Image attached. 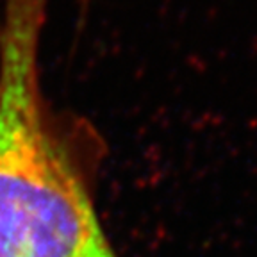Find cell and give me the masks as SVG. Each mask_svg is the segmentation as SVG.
<instances>
[{
	"label": "cell",
	"mask_w": 257,
	"mask_h": 257,
	"mask_svg": "<svg viewBox=\"0 0 257 257\" xmlns=\"http://www.w3.org/2000/svg\"><path fill=\"white\" fill-rule=\"evenodd\" d=\"M48 0H4L0 16V257H118L96 204L89 133L47 98Z\"/></svg>",
	"instance_id": "obj_1"
},
{
	"label": "cell",
	"mask_w": 257,
	"mask_h": 257,
	"mask_svg": "<svg viewBox=\"0 0 257 257\" xmlns=\"http://www.w3.org/2000/svg\"><path fill=\"white\" fill-rule=\"evenodd\" d=\"M88 2H89V0H79V4L82 6V9H86V6H88Z\"/></svg>",
	"instance_id": "obj_2"
}]
</instances>
